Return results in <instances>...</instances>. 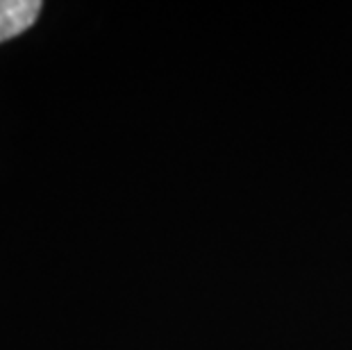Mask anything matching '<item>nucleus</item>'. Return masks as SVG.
<instances>
[{
  "label": "nucleus",
  "instance_id": "1",
  "mask_svg": "<svg viewBox=\"0 0 352 350\" xmlns=\"http://www.w3.org/2000/svg\"><path fill=\"white\" fill-rule=\"evenodd\" d=\"M41 10L39 0H0V43L32 28Z\"/></svg>",
  "mask_w": 352,
  "mask_h": 350
}]
</instances>
